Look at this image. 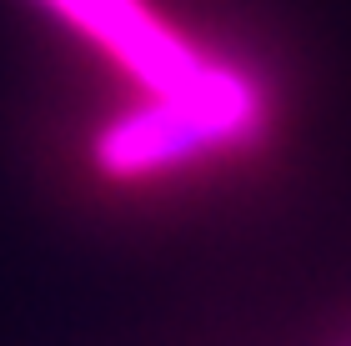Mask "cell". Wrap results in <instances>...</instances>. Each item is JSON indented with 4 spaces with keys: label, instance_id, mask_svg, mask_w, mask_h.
I'll use <instances>...</instances> for the list:
<instances>
[{
    "label": "cell",
    "instance_id": "1",
    "mask_svg": "<svg viewBox=\"0 0 351 346\" xmlns=\"http://www.w3.org/2000/svg\"><path fill=\"white\" fill-rule=\"evenodd\" d=\"M266 125V96L246 71L191 96H141L90 140V166L106 181H151L196 166L216 151L251 146Z\"/></svg>",
    "mask_w": 351,
    "mask_h": 346
},
{
    "label": "cell",
    "instance_id": "2",
    "mask_svg": "<svg viewBox=\"0 0 351 346\" xmlns=\"http://www.w3.org/2000/svg\"><path fill=\"white\" fill-rule=\"evenodd\" d=\"M60 25L95 45L141 96H191L211 90L241 66L201 51L151 0H40Z\"/></svg>",
    "mask_w": 351,
    "mask_h": 346
}]
</instances>
